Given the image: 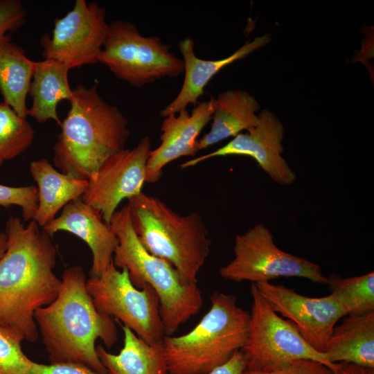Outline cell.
<instances>
[{"label":"cell","instance_id":"cell-24","mask_svg":"<svg viewBox=\"0 0 374 374\" xmlns=\"http://www.w3.org/2000/svg\"><path fill=\"white\" fill-rule=\"evenodd\" d=\"M330 294L344 309L346 316H359L374 312V272L358 276L328 277Z\"/></svg>","mask_w":374,"mask_h":374},{"label":"cell","instance_id":"cell-4","mask_svg":"<svg viewBox=\"0 0 374 374\" xmlns=\"http://www.w3.org/2000/svg\"><path fill=\"white\" fill-rule=\"evenodd\" d=\"M127 200L132 226L144 248L172 265L184 284L197 285L211 244L200 214L180 215L143 192Z\"/></svg>","mask_w":374,"mask_h":374},{"label":"cell","instance_id":"cell-33","mask_svg":"<svg viewBox=\"0 0 374 374\" xmlns=\"http://www.w3.org/2000/svg\"><path fill=\"white\" fill-rule=\"evenodd\" d=\"M7 238L5 233L0 231V258L6 250Z\"/></svg>","mask_w":374,"mask_h":374},{"label":"cell","instance_id":"cell-7","mask_svg":"<svg viewBox=\"0 0 374 374\" xmlns=\"http://www.w3.org/2000/svg\"><path fill=\"white\" fill-rule=\"evenodd\" d=\"M250 292L252 305L248 335L240 350L245 359L246 369L271 371L295 359H310L325 364L337 373L341 362H330L325 353L309 345L290 321L283 319L271 308L255 283H251Z\"/></svg>","mask_w":374,"mask_h":374},{"label":"cell","instance_id":"cell-34","mask_svg":"<svg viewBox=\"0 0 374 374\" xmlns=\"http://www.w3.org/2000/svg\"><path fill=\"white\" fill-rule=\"evenodd\" d=\"M3 161H4L3 159L2 158V157H1V154H0V167H1V166L2 165Z\"/></svg>","mask_w":374,"mask_h":374},{"label":"cell","instance_id":"cell-3","mask_svg":"<svg viewBox=\"0 0 374 374\" xmlns=\"http://www.w3.org/2000/svg\"><path fill=\"white\" fill-rule=\"evenodd\" d=\"M98 82L73 89L70 109L61 123L53 162L61 172L89 181L110 157L125 149L128 122L98 91Z\"/></svg>","mask_w":374,"mask_h":374},{"label":"cell","instance_id":"cell-21","mask_svg":"<svg viewBox=\"0 0 374 374\" xmlns=\"http://www.w3.org/2000/svg\"><path fill=\"white\" fill-rule=\"evenodd\" d=\"M69 70L68 66L54 60L37 62L28 91L33 100L28 115L37 122L53 120L61 125L57 105L62 100L70 102L73 98V89L68 78Z\"/></svg>","mask_w":374,"mask_h":374},{"label":"cell","instance_id":"cell-15","mask_svg":"<svg viewBox=\"0 0 374 374\" xmlns=\"http://www.w3.org/2000/svg\"><path fill=\"white\" fill-rule=\"evenodd\" d=\"M215 110V98L198 103L191 114L187 109L171 114L162 122L161 143L151 150L146 166L145 182L155 183L162 176L169 163L181 157H193L198 152L197 138L211 120Z\"/></svg>","mask_w":374,"mask_h":374},{"label":"cell","instance_id":"cell-19","mask_svg":"<svg viewBox=\"0 0 374 374\" xmlns=\"http://www.w3.org/2000/svg\"><path fill=\"white\" fill-rule=\"evenodd\" d=\"M259 109L258 100L245 91L227 90L219 93L215 98L211 130L198 140V151L252 129L258 123Z\"/></svg>","mask_w":374,"mask_h":374},{"label":"cell","instance_id":"cell-8","mask_svg":"<svg viewBox=\"0 0 374 374\" xmlns=\"http://www.w3.org/2000/svg\"><path fill=\"white\" fill-rule=\"evenodd\" d=\"M170 46L157 36L142 35L130 21L113 20L99 54L105 65L119 80L142 87L164 78L184 73L183 60L170 51Z\"/></svg>","mask_w":374,"mask_h":374},{"label":"cell","instance_id":"cell-26","mask_svg":"<svg viewBox=\"0 0 374 374\" xmlns=\"http://www.w3.org/2000/svg\"><path fill=\"white\" fill-rule=\"evenodd\" d=\"M22 341L0 326V374H26L33 361L24 353Z\"/></svg>","mask_w":374,"mask_h":374},{"label":"cell","instance_id":"cell-2","mask_svg":"<svg viewBox=\"0 0 374 374\" xmlns=\"http://www.w3.org/2000/svg\"><path fill=\"white\" fill-rule=\"evenodd\" d=\"M34 318L50 364L75 363L107 374L96 342L100 339L112 348L118 339L117 328L114 319L96 308L82 267L71 266L64 271L56 299L37 310Z\"/></svg>","mask_w":374,"mask_h":374},{"label":"cell","instance_id":"cell-18","mask_svg":"<svg viewBox=\"0 0 374 374\" xmlns=\"http://www.w3.org/2000/svg\"><path fill=\"white\" fill-rule=\"evenodd\" d=\"M30 172L38 189V206L33 220L42 228L67 204L82 197L89 185L87 180L58 172L46 159L32 161Z\"/></svg>","mask_w":374,"mask_h":374},{"label":"cell","instance_id":"cell-12","mask_svg":"<svg viewBox=\"0 0 374 374\" xmlns=\"http://www.w3.org/2000/svg\"><path fill=\"white\" fill-rule=\"evenodd\" d=\"M151 140L145 136L132 149H123L108 158L89 180L82 200L99 211L109 224L120 203L142 192Z\"/></svg>","mask_w":374,"mask_h":374},{"label":"cell","instance_id":"cell-20","mask_svg":"<svg viewBox=\"0 0 374 374\" xmlns=\"http://www.w3.org/2000/svg\"><path fill=\"white\" fill-rule=\"evenodd\" d=\"M324 353L333 364L346 362L374 368V312L346 316L333 328Z\"/></svg>","mask_w":374,"mask_h":374},{"label":"cell","instance_id":"cell-16","mask_svg":"<svg viewBox=\"0 0 374 374\" xmlns=\"http://www.w3.org/2000/svg\"><path fill=\"white\" fill-rule=\"evenodd\" d=\"M42 229L51 236L57 231L69 232L88 244L93 256L90 278L99 277L106 270L118 244L116 234L100 212L82 197L67 204L59 217Z\"/></svg>","mask_w":374,"mask_h":374},{"label":"cell","instance_id":"cell-14","mask_svg":"<svg viewBox=\"0 0 374 374\" xmlns=\"http://www.w3.org/2000/svg\"><path fill=\"white\" fill-rule=\"evenodd\" d=\"M284 133L283 125L277 116L263 109L258 114L256 125L247 133L238 134L222 148L189 159L179 167L182 169L193 167L217 157L248 156L252 157L274 181L281 185L292 184L296 180V174L281 155Z\"/></svg>","mask_w":374,"mask_h":374},{"label":"cell","instance_id":"cell-25","mask_svg":"<svg viewBox=\"0 0 374 374\" xmlns=\"http://www.w3.org/2000/svg\"><path fill=\"white\" fill-rule=\"evenodd\" d=\"M35 132L26 118L8 105L0 102V154L3 160L14 159L32 144Z\"/></svg>","mask_w":374,"mask_h":374},{"label":"cell","instance_id":"cell-11","mask_svg":"<svg viewBox=\"0 0 374 374\" xmlns=\"http://www.w3.org/2000/svg\"><path fill=\"white\" fill-rule=\"evenodd\" d=\"M105 8L98 3L76 0L73 8L57 18L51 36L41 37L44 59L60 62L69 68L98 63L109 30Z\"/></svg>","mask_w":374,"mask_h":374},{"label":"cell","instance_id":"cell-1","mask_svg":"<svg viewBox=\"0 0 374 374\" xmlns=\"http://www.w3.org/2000/svg\"><path fill=\"white\" fill-rule=\"evenodd\" d=\"M39 227L33 220L26 226L10 216L0 258V326L30 343L39 337L35 312L56 299L61 285L53 271L55 246Z\"/></svg>","mask_w":374,"mask_h":374},{"label":"cell","instance_id":"cell-23","mask_svg":"<svg viewBox=\"0 0 374 374\" xmlns=\"http://www.w3.org/2000/svg\"><path fill=\"white\" fill-rule=\"evenodd\" d=\"M6 35L0 42V92L3 102L20 117L26 118V98L37 62Z\"/></svg>","mask_w":374,"mask_h":374},{"label":"cell","instance_id":"cell-6","mask_svg":"<svg viewBox=\"0 0 374 374\" xmlns=\"http://www.w3.org/2000/svg\"><path fill=\"white\" fill-rule=\"evenodd\" d=\"M109 225L118 241L113 255L115 267H125L136 287L149 285L154 290L165 335H172L202 307L197 284H184L172 265L144 248L132 226L127 205L114 213Z\"/></svg>","mask_w":374,"mask_h":374},{"label":"cell","instance_id":"cell-17","mask_svg":"<svg viewBox=\"0 0 374 374\" xmlns=\"http://www.w3.org/2000/svg\"><path fill=\"white\" fill-rule=\"evenodd\" d=\"M271 39L269 34L258 36L252 41L247 42L229 56L215 60L197 57L195 53V43L191 37H187L181 40L178 47L184 64V82L177 96L160 112V115L164 118L187 109L190 105H195L204 94L207 84L222 69L244 58L269 43Z\"/></svg>","mask_w":374,"mask_h":374},{"label":"cell","instance_id":"cell-22","mask_svg":"<svg viewBox=\"0 0 374 374\" xmlns=\"http://www.w3.org/2000/svg\"><path fill=\"white\" fill-rule=\"evenodd\" d=\"M123 346L119 353H109L101 345L96 352L107 374H169L162 341L149 344L121 325Z\"/></svg>","mask_w":374,"mask_h":374},{"label":"cell","instance_id":"cell-5","mask_svg":"<svg viewBox=\"0 0 374 374\" xmlns=\"http://www.w3.org/2000/svg\"><path fill=\"white\" fill-rule=\"evenodd\" d=\"M211 308L189 332L162 339L169 374H206L224 364L246 343L249 313L235 296L215 292Z\"/></svg>","mask_w":374,"mask_h":374},{"label":"cell","instance_id":"cell-30","mask_svg":"<svg viewBox=\"0 0 374 374\" xmlns=\"http://www.w3.org/2000/svg\"><path fill=\"white\" fill-rule=\"evenodd\" d=\"M26 374H102L82 364L57 363L44 364L33 362Z\"/></svg>","mask_w":374,"mask_h":374},{"label":"cell","instance_id":"cell-31","mask_svg":"<svg viewBox=\"0 0 374 374\" xmlns=\"http://www.w3.org/2000/svg\"><path fill=\"white\" fill-rule=\"evenodd\" d=\"M245 369V359L240 350L235 352L226 362L215 368L206 374H242Z\"/></svg>","mask_w":374,"mask_h":374},{"label":"cell","instance_id":"cell-9","mask_svg":"<svg viewBox=\"0 0 374 374\" xmlns=\"http://www.w3.org/2000/svg\"><path fill=\"white\" fill-rule=\"evenodd\" d=\"M87 290L100 313L121 322L147 343L162 341L158 296L149 285L134 286L125 267L117 269L112 260L99 277L87 280Z\"/></svg>","mask_w":374,"mask_h":374},{"label":"cell","instance_id":"cell-10","mask_svg":"<svg viewBox=\"0 0 374 374\" xmlns=\"http://www.w3.org/2000/svg\"><path fill=\"white\" fill-rule=\"evenodd\" d=\"M233 253V260L220 269L221 277L231 281L258 283L280 277H299L328 283V277L318 265L280 249L271 231L262 224L235 235Z\"/></svg>","mask_w":374,"mask_h":374},{"label":"cell","instance_id":"cell-29","mask_svg":"<svg viewBox=\"0 0 374 374\" xmlns=\"http://www.w3.org/2000/svg\"><path fill=\"white\" fill-rule=\"evenodd\" d=\"M242 374H335L325 364L310 359H298L280 368L271 371L245 369Z\"/></svg>","mask_w":374,"mask_h":374},{"label":"cell","instance_id":"cell-27","mask_svg":"<svg viewBox=\"0 0 374 374\" xmlns=\"http://www.w3.org/2000/svg\"><path fill=\"white\" fill-rule=\"evenodd\" d=\"M20 206L24 221L34 218L38 206V189L35 186L12 187L0 184V206Z\"/></svg>","mask_w":374,"mask_h":374},{"label":"cell","instance_id":"cell-13","mask_svg":"<svg viewBox=\"0 0 374 374\" xmlns=\"http://www.w3.org/2000/svg\"><path fill=\"white\" fill-rule=\"evenodd\" d=\"M255 284L271 308L290 321L314 350L324 353L333 328L340 319L346 316L336 297L330 294L312 298L282 285L270 282Z\"/></svg>","mask_w":374,"mask_h":374},{"label":"cell","instance_id":"cell-32","mask_svg":"<svg viewBox=\"0 0 374 374\" xmlns=\"http://www.w3.org/2000/svg\"><path fill=\"white\" fill-rule=\"evenodd\" d=\"M337 374H374V368H366L351 363L341 362Z\"/></svg>","mask_w":374,"mask_h":374},{"label":"cell","instance_id":"cell-28","mask_svg":"<svg viewBox=\"0 0 374 374\" xmlns=\"http://www.w3.org/2000/svg\"><path fill=\"white\" fill-rule=\"evenodd\" d=\"M27 12L19 0H0V42L8 32L21 28L26 21Z\"/></svg>","mask_w":374,"mask_h":374}]
</instances>
